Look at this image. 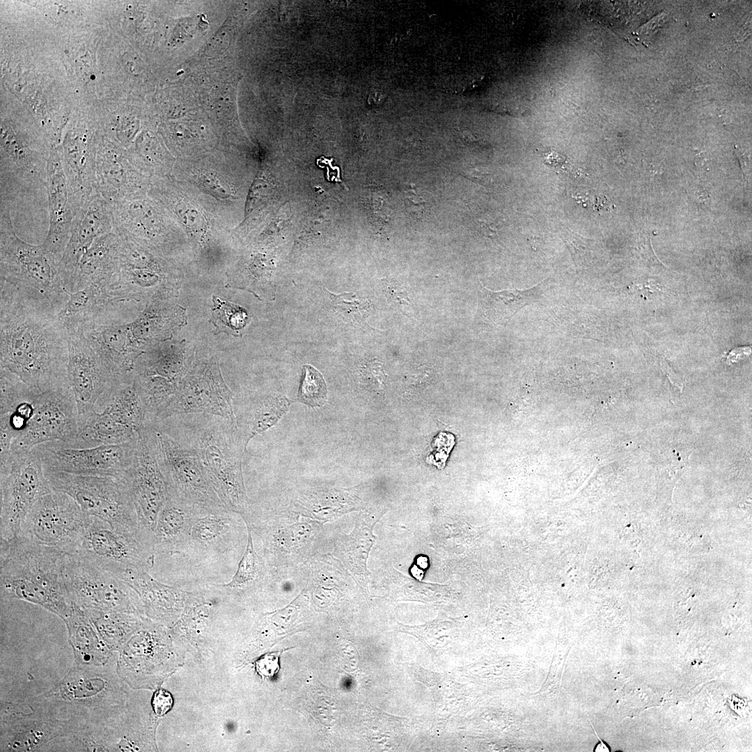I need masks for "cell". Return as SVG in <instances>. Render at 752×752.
I'll return each instance as SVG.
<instances>
[{
	"instance_id": "obj_1",
	"label": "cell",
	"mask_w": 752,
	"mask_h": 752,
	"mask_svg": "<svg viewBox=\"0 0 752 752\" xmlns=\"http://www.w3.org/2000/svg\"><path fill=\"white\" fill-rule=\"evenodd\" d=\"M65 329L50 303L0 283V368L36 393L68 386Z\"/></svg>"
},
{
	"instance_id": "obj_2",
	"label": "cell",
	"mask_w": 752,
	"mask_h": 752,
	"mask_svg": "<svg viewBox=\"0 0 752 752\" xmlns=\"http://www.w3.org/2000/svg\"><path fill=\"white\" fill-rule=\"evenodd\" d=\"M198 455L216 492L230 511L242 515L247 498L236 422L209 414H187L151 422Z\"/></svg>"
},
{
	"instance_id": "obj_3",
	"label": "cell",
	"mask_w": 752,
	"mask_h": 752,
	"mask_svg": "<svg viewBox=\"0 0 752 752\" xmlns=\"http://www.w3.org/2000/svg\"><path fill=\"white\" fill-rule=\"evenodd\" d=\"M65 555L21 535L1 539V599L28 601L67 619L74 604L65 581Z\"/></svg>"
},
{
	"instance_id": "obj_4",
	"label": "cell",
	"mask_w": 752,
	"mask_h": 752,
	"mask_svg": "<svg viewBox=\"0 0 752 752\" xmlns=\"http://www.w3.org/2000/svg\"><path fill=\"white\" fill-rule=\"evenodd\" d=\"M59 261L42 244H32L18 237L9 205L1 201L0 282L47 299L58 314L69 299L59 273Z\"/></svg>"
},
{
	"instance_id": "obj_5",
	"label": "cell",
	"mask_w": 752,
	"mask_h": 752,
	"mask_svg": "<svg viewBox=\"0 0 752 752\" xmlns=\"http://www.w3.org/2000/svg\"><path fill=\"white\" fill-rule=\"evenodd\" d=\"M44 471L53 490L69 495L86 514L104 520L118 531L137 540L155 553V547L141 531L124 478Z\"/></svg>"
},
{
	"instance_id": "obj_6",
	"label": "cell",
	"mask_w": 752,
	"mask_h": 752,
	"mask_svg": "<svg viewBox=\"0 0 752 752\" xmlns=\"http://www.w3.org/2000/svg\"><path fill=\"white\" fill-rule=\"evenodd\" d=\"M159 462L169 494L200 513L229 510L216 492L197 455L151 423Z\"/></svg>"
},
{
	"instance_id": "obj_7",
	"label": "cell",
	"mask_w": 752,
	"mask_h": 752,
	"mask_svg": "<svg viewBox=\"0 0 752 752\" xmlns=\"http://www.w3.org/2000/svg\"><path fill=\"white\" fill-rule=\"evenodd\" d=\"M1 539L18 536L26 515L52 489L42 460L32 448L1 456Z\"/></svg>"
},
{
	"instance_id": "obj_8",
	"label": "cell",
	"mask_w": 752,
	"mask_h": 752,
	"mask_svg": "<svg viewBox=\"0 0 752 752\" xmlns=\"http://www.w3.org/2000/svg\"><path fill=\"white\" fill-rule=\"evenodd\" d=\"M88 515L69 495L56 490L41 496L24 519L19 535L65 554L74 553Z\"/></svg>"
},
{
	"instance_id": "obj_9",
	"label": "cell",
	"mask_w": 752,
	"mask_h": 752,
	"mask_svg": "<svg viewBox=\"0 0 752 752\" xmlns=\"http://www.w3.org/2000/svg\"><path fill=\"white\" fill-rule=\"evenodd\" d=\"M64 575L73 604L81 609L124 613L138 606L139 596L127 583L77 554H66Z\"/></svg>"
},
{
	"instance_id": "obj_10",
	"label": "cell",
	"mask_w": 752,
	"mask_h": 752,
	"mask_svg": "<svg viewBox=\"0 0 752 752\" xmlns=\"http://www.w3.org/2000/svg\"><path fill=\"white\" fill-rule=\"evenodd\" d=\"M123 478L129 487L141 531L155 547L157 518L169 492L152 430L148 425L139 432L133 463Z\"/></svg>"
},
{
	"instance_id": "obj_11",
	"label": "cell",
	"mask_w": 752,
	"mask_h": 752,
	"mask_svg": "<svg viewBox=\"0 0 752 752\" xmlns=\"http://www.w3.org/2000/svg\"><path fill=\"white\" fill-rule=\"evenodd\" d=\"M78 410L70 386L37 393L24 427L13 440L12 452L31 451L46 442H65L76 433Z\"/></svg>"
},
{
	"instance_id": "obj_12",
	"label": "cell",
	"mask_w": 752,
	"mask_h": 752,
	"mask_svg": "<svg viewBox=\"0 0 752 752\" xmlns=\"http://www.w3.org/2000/svg\"><path fill=\"white\" fill-rule=\"evenodd\" d=\"M137 441L86 448H68L60 441H54L33 448L39 455L44 469L123 478L133 463Z\"/></svg>"
},
{
	"instance_id": "obj_13",
	"label": "cell",
	"mask_w": 752,
	"mask_h": 752,
	"mask_svg": "<svg viewBox=\"0 0 752 752\" xmlns=\"http://www.w3.org/2000/svg\"><path fill=\"white\" fill-rule=\"evenodd\" d=\"M74 553L117 577L129 569L148 571L152 565L155 554L137 540L116 530L108 522L89 515L81 541Z\"/></svg>"
},
{
	"instance_id": "obj_14",
	"label": "cell",
	"mask_w": 752,
	"mask_h": 752,
	"mask_svg": "<svg viewBox=\"0 0 752 752\" xmlns=\"http://www.w3.org/2000/svg\"><path fill=\"white\" fill-rule=\"evenodd\" d=\"M199 414L219 416L236 422L231 393L212 366L190 376L152 421Z\"/></svg>"
},
{
	"instance_id": "obj_15",
	"label": "cell",
	"mask_w": 752,
	"mask_h": 752,
	"mask_svg": "<svg viewBox=\"0 0 752 752\" xmlns=\"http://www.w3.org/2000/svg\"><path fill=\"white\" fill-rule=\"evenodd\" d=\"M67 334L68 377L80 418L94 412L104 391L120 379H115L109 375L81 333Z\"/></svg>"
},
{
	"instance_id": "obj_16",
	"label": "cell",
	"mask_w": 752,
	"mask_h": 752,
	"mask_svg": "<svg viewBox=\"0 0 752 752\" xmlns=\"http://www.w3.org/2000/svg\"><path fill=\"white\" fill-rule=\"evenodd\" d=\"M114 230L112 205L97 192L77 212L70 238L58 263L65 289L72 292L79 263L93 242Z\"/></svg>"
},
{
	"instance_id": "obj_17",
	"label": "cell",
	"mask_w": 752,
	"mask_h": 752,
	"mask_svg": "<svg viewBox=\"0 0 752 752\" xmlns=\"http://www.w3.org/2000/svg\"><path fill=\"white\" fill-rule=\"evenodd\" d=\"M49 224L44 247L61 260L68 244L76 212L57 150L49 152L47 185Z\"/></svg>"
},
{
	"instance_id": "obj_18",
	"label": "cell",
	"mask_w": 752,
	"mask_h": 752,
	"mask_svg": "<svg viewBox=\"0 0 752 752\" xmlns=\"http://www.w3.org/2000/svg\"><path fill=\"white\" fill-rule=\"evenodd\" d=\"M120 244L115 229L96 239L79 263L71 292L92 285L113 291L119 276Z\"/></svg>"
},
{
	"instance_id": "obj_19",
	"label": "cell",
	"mask_w": 752,
	"mask_h": 752,
	"mask_svg": "<svg viewBox=\"0 0 752 752\" xmlns=\"http://www.w3.org/2000/svg\"><path fill=\"white\" fill-rule=\"evenodd\" d=\"M109 675L85 668L71 671L63 680L46 694L53 703L76 707L109 708Z\"/></svg>"
},
{
	"instance_id": "obj_20",
	"label": "cell",
	"mask_w": 752,
	"mask_h": 752,
	"mask_svg": "<svg viewBox=\"0 0 752 752\" xmlns=\"http://www.w3.org/2000/svg\"><path fill=\"white\" fill-rule=\"evenodd\" d=\"M142 183L140 176L125 162L121 152L108 141L96 152L95 189L110 203L124 200Z\"/></svg>"
},
{
	"instance_id": "obj_21",
	"label": "cell",
	"mask_w": 752,
	"mask_h": 752,
	"mask_svg": "<svg viewBox=\"0 0 752 752\" xmlns=\"http://www.w3.org/2000/svg\"><path fill=\"white\" fill-rule=\"evenodd\" d=\"M69 299L57 314L67 333L79 331L116 311L121 299L109 288L88 285L80 290L68 292Z\"/></svg>"
},
{
	"instance_id": "obj_22",
	"label": "cell",
	"mask_w": 752,
	"mask_h": 752,
	"mask_svg": "<svg viewBox=\"0 0 752 752\" xmlns=\"http://www.w3.org/2000/svg\"><path fill=\"white\" fill-rule=\"evenodd\" d=\"M3 746L5 751H32L42 744L69 730L68 723L54 717H45L39 713L17 712L15 716L4 718Z\"/></svg>"
},
{
	"instance_id": "obj_23",
	"label": "cell",
	"mask_w": 752,
	"mask_h": 752,
	"mask_svg": "<svg viewBox=\"0 0 752 752\" xmlns=\"http://www.w3.org/2000/svg\"><path fill=\"white\" fill-rule=\"evenodd\" d=\"M139 435V432L103 409L78 418L74 436L65 442L60 441L65 447L86 448L133 441L138 439Z\"/></svg>"
},
{
	"instance_id": "obj_24",
	"label": "cell",
	"mask_w": 752,
	"mask_h": 752,
	"mask_svg": "<svg viewBox=\"0 0 752 752\" xmlns=\"http://www.w3.org/2000/svg\"><path fill=\"white\" fill-rule=\"evenodd\" d=\"M203 515L169 494L157 518L154 533L155 550L182 551L187 546L196 517Z\"/></svg>"
},
{
	"instance_id": "obj_25",
	"label": "cell",
	"mask_w": 752,
	"mask_h": 752,
	"mask_svg": "<svg viewBox=\"0 0 752 752\" xmlns=\"http://www.w3.org/2000/svg\"><path fill=\"white\" fill-rule=\"evenodd\" d=\"M540 285L539 283L525 290L492 291L480 284L477 317L485 322L506 325L522 308L540 297Z\"/></svg>"
},
{
	"instance_id": "obj_26",
	"label": "cell",
	"mask_w": 752,
	"mask_h": 752,
	"mask_svg": "<svg viewBox=\"0 0 752 752\" xmlns=\"http://www.w3.org/2000/svg\"><path fill=\"white\" fill-rule=\"evenodd\" d=\"M76 658L81 665L100 666L109 656V648L79 607L74 604L72 614L64 620Z\"/></svg>"
},
{
	"instance_id": "obj_27",
	"label": "cell",
	"mask_w": 752,
	"mask_h": 752,
	"mask_svg": "<svg viewBox=\"0 0 752 752\" xmlns=\"http://www.w3.org/2000/svg\"><path fill=\"white\" fill-rule=\"evenodd\" d=\"M373 542L371 527L357 525L340 544V552L354 574H367L366 560Z\"/></svg>"
},
{
	"instance_id": "obj_28",
	"label": "cell",
	"mask_w": 752,
	"mask_h": 752,
	"mask_svg": "<svg viewBox=\"0 0 752 752\" xmlns=\"http://www.w3.org/2000/svg\"><path fill=\"white\" fill-rule=\"evenodd\" d=\"M82 610L109 648L114 647L121 634L137 623L123 612Z\"/></svg>"
},
{
	"instance_id": "obj_29",
	"label": "cell",
	"mask_w": 752,
	"mask_h": 752,
	"mask_svg": "<svg viewBox=\"0 0 752 752\" xmlns=\"http://www.w3.org/2000/svg\"><path fill=\"white\" fill-rule=\"evenodd\" d=\"M231 512L226 510L198 515L192 526L187 545L203 547L221 539L229 528Z\"/></svg>"
},
{
	"instance_id": "obj_30",
	"label": "cell",
	"mask_w": 752,
	"mask_h": 752,
	"mask_svg": "<svg viewBox=\"0 0 752 752\" xmlns=\"http://www.w3.org/2000/svg\"><path fill=\"white\" fill-rule=\"evenodd\" d=\"M246 524L248 538L245 551L230 581L225 584L214 585L221 589L233 590L243 588L256 582L263 574V563L253 547L251 526L246 522Z\"/></svg>"
},
{
	"instance_id": "obj_31",
	"label": "cell",
	"mask_w": 752,
	"mask_h": 752,
	"mask_svg": "<svg viewBox=\"0 0 752 752\" xmlns=\"http://www.w3.org/2000/svg\"><path fill=\"white\" fill-rule=\"evenodd\" d=\"M328 295L331 305L346 320L359 325L366 324V319L372 311V304L369 299H359L357 295L350 292L334 294L324 288Z\"/></svg>"
},
{
	"instance_id": "obj_32",
	"label": "cell",
	"mask_w": 752,
	"mask_h": 752,
	"mask_svg": "<svg viewBox=\"0 0 752 752\" xmlns=\"http://www.w3.org/2000/svg\"><path fill=\"white\" fill-rule=\"evenodd\" d=\"M211 322L219 331L238 333L246 324V311L233 303L213 296Z\"/></svg>"
},
{
	"instance_id": "obj_33",
	"label": "cell",
	"mask_w": 752,
	"mask_h": 752,
	"mask_svg": "<svg viewBox=\"0 0 752 752\" xmlns=\"http://www.w3.org/2000/svg\"><path fill=\"white\" fill-rule=\"evenodd\" d=\"M327 394V386L322 375L313 366H304L299 400L311 407L320 406L324 404Z\"/></svg>"
},
{
	"instance_id": "obj_34",
	"label": "cell",
	"mask_w": 752,
	"mask_h": 752,
	"mask_svg": "<svg viewBox=\"0 0 752 752\" xmlns=\"http://www.w3.org/2000/svg\"><path fill=\"white\" fill-rule=\"evenodd\" d=\"M279 412V405L277 400L265 399L253 411L250 437L271 426L276 421Z\"/></svg>"
},
{
	"instance_id": "obj_35",
	"label": "cell",
	"mask_w": 752,
	"mask_h": 752,
	"mask_svg": "<svg viewBox=\"0 0 752 752\" xmlns=\"http://www.w3.org/2000/svg\"><path fill=\"white\" fill-rule=\"evenodd\" d=\"M385 290L389 299L398 307L402 312L412 311L413 303L412 302L406 290L400 285L388 282L385 285Z\"/></svg>"
},
{
	"instance_id": "obj_36",
	"label": "cell",
	"mask_w": 752,
	"mask_h": 752,
	"mask_svg": "<svg viewBox=\"0 0 752 752\" xmlns=\"http://www.w3.org/2000/svg\"><path fill=\"white\" fill-rule=\"evenodd\" d=\"M282 652L268 653L260 657L256 662V672L262 677H272L279 670V657Z\"/></svg>"
},
{
	"instance_id": "obj_37",
	"label": "cell",
	"mask_w": 752,
	"mask_h": 752,
	"mask_svg": "<svg viewBox=\"0 0 752 752\" xmlns=\"http://www.w3.org/2000/svg\"><path fill=\"white\" fill-rule=\"evenodd\" d=\"M362 377L374 389H383L384 387L386 376L378 362L371 361L367 363L362 369Z\"/></svg>"
},
{
	"instance_id": "obj_38",
	"label": "cell",
	"mask_w": 752,
	"mask_h": 752,
	"mask_svg": "<svg viewBox=\"0 0 752 752\" xmlns=\"http://www.w3.org/2000/svg\"><path fill=\"white\" fill-rule=\"evenodd\" d=\"M423 192L418 189L411 187L406 191L405 203L407 210L416 216H420L424 212L428 202Z\"/></svg>"
},
{
	"instance_id": "obj_39",
	"label": "cell",
	"mask_w": 752,
	"mask_h": 752,
	"mask_svg": "<svg viewBox=\"0 0 752 752\" xmlns=\"http://www.w3.org/2000/svg\"><path fill=\"white\" fill-rule=\"evenodd\" d=\"M173 699L171 694L164 690H157L153 696L152 707L158 716L166 714L173 707Z\"/></svg>"
},
{
	"instance_id": "obj_40",
	"label": "cell",
	"mask_w": 752,
	"mask_h": 752,
	"mask_svg": "<svg viewBox=\"0 0 752 752\" xmlns=\"http://www.w3.org/2000/svg\"><path fill=\"white\" fill-rule=\"evenodd\" d=\"M201 181L203 185L207 187L210 191L215 193L219 197H228L227 191L219 184V182L211 175H205Z\"/></svg>"
}]
</instances>
